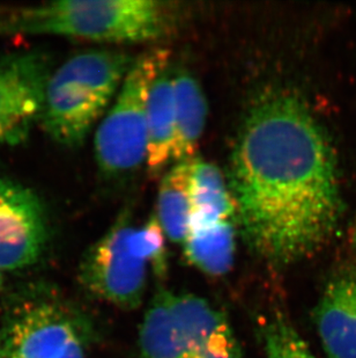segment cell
Here are the masks:
<instances>
[{"label":"cell","instance_id":"3957f363","mask_svg":"<svg viewBox=\"0 0 356 358\" xmlns=\"http://www.w3.org/2000/svg\"><path fill=\"white\" fill-rule=\"evenodd\" d=\"M168 51L151 50L135 58L114 103L98 128L95 157L102 172L121 176L138 169L147 153V101Z\"/></svg>","mask_w":356,"mask_h":358},{"label":"cell","instance_id":"5bb4252c","mask_svg":"<svg viewBox=\"0 0 356 358\" xmlns=\"http://www.w3.org/2000/svg\"><path fill=\"white\" fill-rule=\"evenodd\" d=\"M235 234L232 220L191 229L183 243L185 257L204 274L223 276L234 264Z\"/></svg>","mask_w":356,"mask_h":358},{"label":"cell","instance_id":"2e32d148","mask_svg":"<svg viewBox=\"0 0 356 358\" xmlns=\"http://www.w3.org/2000/svg\"><path fill=\"white\" fill-rule=\"evenodd\" d=\"M165 237L156 217H151L142 227H132L128 237L132 252L151 264L158 275L163 274L167 269Z\"/></svg>","mask_w":356,"mask_h":358},{"label":"cell","instance_id":"5b68a950","mask_svg":"<svg viewBox=\"0 0 356 358\" xmlns=\"http://www.w3.org/2000/svg\"><path fill=\"white\" fill-rule=\"evenodd\" d=\"M51 72L50 57L40 50L0 56V146L22 142L40 121Z\"/></svg>","mask_w":356,"mask_h":358},{"label":"cell","instance_id":"9a60e30c","mask_svg":"<svg viewBox=\"0 0 356 358\" xmlns=\"http://www.w3.org/2000/svg\"><path fill=\"white\" fill-rule=\"evenodd\" d=\"M266 358H316L288 315L274 310L259 324Z\"/></svg>","mask_w":356,"mask_h":358},{"label":"cell","instance_id":"7a4b0ae2","mask_svg":"<svg viewBox=\"0 0 356 358\" xmlns=\"http://www.w3.org/2000/svg\"><path fill=\"white\" fill-rule=\"evenodd\" d=\"M155 0H63L0 13V38L54 35L110 43L158 40L168 34L174 14Z\"/></svg>","mask_w":356,"mask_h":358},{"label":"cell","instance_id":"4fadbf2b","mask_svg":"<svg viewBox=\"0 0 356 358\" xmlns=\"http://www.w3.org/2000/svg\"><path fill=\"white\" fill-rule=\"evenodd\" d=\"M190 172L191 159L176 162L163 176L158 189L156 220L172 243H184L191 225Z\"/></svg>","mask_w":356,"mask_h":358},{"label":"cell","instance_id":"52a82bcc","mask_svg":"<svg viewBox=\"0 0 356 358\" xmlns=\"http://www.w3.org/2000/svg\"><path fill=\"white\" fill-rule=\"evenodd\" d=\"M109 102L70 62L51 72L40 122L54 142L80 145Z\"/></svg>","mask_w":356,"mask_h":358},{"label":"cell","instance_id":"ac0fdd59","mask_svg":"<svg viewBox=\"0 0 356 358\" xmlns=\"http://www.w3.org/2000/svg\"><path fill=\"white\" fill-rule=\"evenodd\" d=\"M0 358H6V355H5V352H3V345H1V342H0Z\"/></svg>","mask_w":356,"mask_h":358},{"label":"cell","instance_id":"8992f818","mask_svg":"<svg viewBox=\"0 0 356 358\" xmlns=\"http://www.w3.org/2000/svg\"><path fill=\"white\" fill-rule=\"evenodd\" d=\"M0 342L6 358H86L77 324L47 301L17 308L0 333Z\"/></svg>","mask_w":356,"mask_h":358},{"label":"cell","instance_id":"d6986e66","mask_svg":"<svg viewBox=\"0 0 356 358\" xmlns=\"http://www.w3.org/2000/svg\"><path fill=\"white\" fill-rule=\"evenodd\" d=\"M3 271H0V290H1V287H3Z\"/></svg>","mask_w":356,"mask_h":358},{"label":"cell","instance_id":"ba28073f","mask_svg":"<svg viewBox=\"0 0 356 358\" xmlns=\"http://www.w3.org/2000/svg\"><path fill=\"white\" fill-rule=\"evenodd\" d=\"M47 241V216L36 194L0 178V271L34 264Z\"/></svg>","mask_w":356,"mask_h":358},{"label":"cell","instance_id":"ffe728a7","mask_svg":"<svg viewBox=\"0 0 356 358\" xmlns=\"http://www.w3.org/2000/svg\"><path fill=\"white\" fill-rule=\"evenodd\" d=\"M354 247H355V250H356V227H355V231H354Z\"/></svg>","mask_w":356,"mask_h":358},{"label":"cell","instance_id":"e0dca14e","mask_svg":"<svg viewBox=\"0 0 356 358\" xmlns=\"http://www.w3.org/2000/svg\"><path fill=\"white\" fill-rule=\"evenodd\" d=\"M186 358H241V352L235 336L232 335L209 343Z\"/></svg>","mask_w":356,"mask_h":358},{"label":"cell","instance_id":"7c38bea8","mask_svg":"<svg viewBox=\"0 0 356 358\" xmlns=\"http://www.w3.org/2000/svg\"><path fill=\"white\" fill-rule=\"evenodd\" d=\"M190 195L192 203L190 230L232 220L236 215L235 203L221 171L200 158L191 159Z\"/></svg>","mask_w":356,"mask_h":358},{"label":"cell","instance_id":"8fae6325","mask_svg":"<svg viewBox=\"0 0 356 358\" xmlns=\"http://www.w3.org/2000/svg\"><path fill=\"white\" fill-rule=\"evenodd\" d=\"M175 138L172 159H192L205 129L207 103L200 85L185 69L172 70Z\"/></svg>","mask_w":356,"mask_h":358},{"label":"cell","instance_id":"30bf717a","mask_svg":"<svg viewBox=\"0 0 356 358\" xmlns=\"http://www.w3.org/2000/svg\"><path fill=\"white\" fill-rule=\"evenodd\" d=\"M175 138V98L172 69L165 64L151 84L147 101L146 165L156 176L172 159Z\"/></svg>","mask_w":356,"mask_h":358},{"label":"cell","instance_id":"277c9868","mask_svg":"<svg viewBox=\"0 0 356 358\" xmlns=\"http://www.w3.org/2000/svg\"><path fill=\"white\" fill-rule=\"evenodd\" d=\"M132 227L121 217L88 250L80 269L81 283L91 294L124 310L142 304L147 282V262L128 245Z\"/></svg>","mask_w":356,"mask_h":358},{"label":"cell","instance_id":"6da1fadb","mask_svg":"<svg viewBox=\"0 0 356 358\" xmlns=\"http://www.w3.org/2000/svg\"><path fill=\"white\" fill-rule=\"evenodd\" d=\"M228 186L250 250L276 267L313 257L343 213L339 167L327 132L299 95L259 94L229 164Z\"/></svg>","mask_w":356,"mask_h":358},{"label":"cell","instance_id":"9c48e42d","mask_svg":"<svg viewBox=\"0 0 356 358\" xmlns=\"http://www.w3.org/2000/svg\"><path fill=\"white\" fill-rule=\"evenodd\" d=\"M313 320L327 357L356 358V269H341L327 280Z\"/></svg>","mask_w":356,"mask_h":358}]
</instances>
